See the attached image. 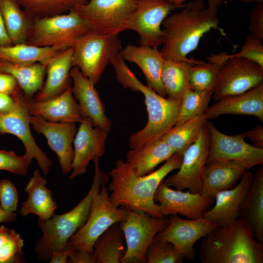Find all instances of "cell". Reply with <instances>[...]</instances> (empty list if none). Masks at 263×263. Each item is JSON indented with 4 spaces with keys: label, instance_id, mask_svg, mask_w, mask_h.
Returning a JSON list of instances; mask_svg holds the SVG:
<instances>
[{
    "label": "cell",
    "instance_id": "836d02e7",
    "mask_svg": "<svg viewBox=\"0 0 263 263\" xmlns=\"http://www.w3.org/2000/svg\"><path fill=\"white\" fill-rule=\"evenodd\" d=\"M225 52L211 54L207 63L201 61L191 65L188 71L190 88L198 92H213L219 71L228 59Z\"/></svg>",
    "mask_w": 263,
    "mask_h": 263
},
{
    "label": "cell",
    "instance_id": "d6a6232c",
    "mask_svg": "<svg viewBox=\"0 0 263 263\" xmlns=\"http://www.w3.org/2000/svg\"><path fill=\"white\" fill-rule=\"evenodd\" d=\"M0 72L12 75L25 95L32 98L43 86L46 67L39 63L17 64L0 60Z\"/></svg>",
    "mask_w": 263,
    "mask_h": 263
},
{
    "label": "cell",
    "instance_id": "ffe728a7",
    "mask_svg": "<svg viewBox=\"0 0 263 263\" xmlns=\"http://www.w3.org/2000/svg\"><path fill=\"white\" fill-rule=\"evenodd\" d=\"M70 75L73 82L72 91L84 118L90 119L94 126L109 132L112 122L106 114L104 104L94 88L95 85L77 67L72 68Z\"/></svg>",
    "mask_w": 263,
    "mask_h": 263
},
{
    "label": "cell",
    "instance_id": "816d5d0a",
    "mask_svg": "<svg viewBox=\"0 0 263 263\" xmlns=\"http://www.w3.org/2000/svg\"><path fill=\"white\" fill-rule=\"evenodd\" d=\"M16 217L15 212H7L0 206V223L13 222L16 220Z\"/></svg>",
    "mask_w": 263,
    "mask_h": 263
},
{
    "label": "cell",
    "instance_id": "7dc6e473",
    "mask_svg": "<svg viewBox=\"0 0 263 263\" xmlns=\"http://www.w3.org/2000/svg\"><path fill=\"white\" fill-rule=\"evenodd\" d=\"M254 145V146L263 149V126L256 125L252 129L242 133Z\"/></svg>",
    "mask_w": 263,
    "mask_h": 263
},
{
    "label": "cell",
    "instance_id": "f6af8a7d",
    "mask_svg": "<svg viewBox=\"0 0 263 263\" xmlns=\"http://www.w3.org/2000/svg\"><path fill=\"white\" fill-rule=\"evenodd\" d=\"M18 84L11 75L0 72V93L12 95L19 92Z\"/></svg>",
    "mask_w": 263,
    "mask_h": 263
},
{
    "label": "cell",
    "instance_id": "484cf974",
    "mask_svg": "<svg viewBox=\"0 0 263 263\" xmlns=\"http://www.w3.org/2000/svg\"><path fill=\"white\" fill-rule=\"evenodd\" d=\"M73 50L68 48L54 57L46 67L47 77L34 99L41 101L56 97L71 85L70 72L73 66Z\"/></svg>",
    "mask_w": 263,
    "mask_h": 263
},
{
    "label": "cell",
    "instance_id": "2e32d148",
    "mask_svg": "<svg viewBox=\"0 0 263 263\" xmlns=\"http://www.w3.org/2000/svg\"><path fill=\"white\" fill-rule=\"evenodd\" d=\"M169 219L168 225L155 238L172 244L185 259L189 260L195 258V243L218 225L203 217L186 220L171 215Z\"/></svg>",
    "mask_w": 263,
    "mask_h": 263
},
{
    "label": "cell",
    "instance_id": "4316f807",
    "mask_svg": "<svg viewBox=\"0 0 263 263\" xmlns=\"http://www.w3.org/2000/svg\"><path fill=\"white\" fill-rule=\"evenodd\" d=\"M46 184V180L39 170L36 169L25 188L28 198L22 203L19 211L21 215L26 217L32 214L37 215L40 220H45L55 214L57 205Z\"/></svg>",
    "mask_w": 263,
    "mask_h": 263
},
{
    "label": "cell",
    "instance_id": "1f68e13d",
    "mask_svg": "<svg viewBox=\"0 0 263 263\" xmlns=\"http://www.w3.org/2000/svg\"><path fill=\"white\" fill-rule=\"evenodd\" d=\"M0 9L13 45L27 43L33 28L29 16L15 0H0Z\"/></svg>",
    "mask_w": 263,
    "mask_h": 263
},
{
    "label": "cell",
    "instance_id": "9c48e42d",
    "mask_svg": "<svg viewBox=\"0 0 263 263\" xmlns=\"http://www.w3.org/2000/svg\"><path fill=\"white\" fill-rule=\"evenodd\" d=\"M123 207L126 215L119 224L126 248L120 263H147L146 253L149 245L156 235L168 225L169 219L166 216L156 218Z\"/></svg>",
    "mask_w": 263,
    "mask_h": 263
},
{
    "label": "cell",
    "instance_id": "b9f144b4",
    "mask_svg": "<svg viewBox=\"0 0 263 263\" xmlns=\"http://www.w3.org/2000/svg\"><path fill=\"white\" fill-rule=\"evenodd\" d=\"M229 57H239L252 61L263 67V45L262 40L248 35L239 53L228 54Z\"/></svg>",
    "mask_w": 263,
    "mask_h": 263
},
{
    "label": "cell",
    "instance_id": "8d00e7d4",
    "mask_svg": "<svg viewBox=\"0 0 263 263\" xmlns=\"http://www.w3.org/2000/svg\"><path fill=\"white\" fill-rule=\"evenodd\" d=\"M30 17L35 19L66 13L89 0H15Z\"/></svg>",
    "mask_w": 263,
    "mask_h": 263
},
{
    "label": "cell",
    "instance_id": "6da1fadb",
    "mask_svg": "<svg viewBox=\"0 0 263 263\" xmlns=\"http://www.w3.org/2000/svg\"><path fill=\"white\" fill-rule=\"evenodd\" d=\"M182 156L175 153L158 169L142 176H137L127 162L117 160L108 174L111 201L118 207L123 206L156 218L163 217L159 205L154 200V194L164 178L179 169Z\"/></svg>",
    "mask_w": 263,
    "mask_h": 263
},
{
    "label": "cell",
    "instance_id": "cb8c5ba5",
    "mask_svg": "<svg viewBox=\"0 0 263 263\" xmlns=\"http://www.w3.org/2000/svg\"><path fill=\"white\" fill-rule=\"evenodd\" d=\"M119 54L124 60L139 67L145 76L148 86L159 95L166 96L161 77L165 59L158 48L129 44L121 49Z\"/></svg>",
    "mask_w": 263,
    "mask_h": 263
},
{
    "label": "cell",
    "instance_id": "9a60e30c",
    "mask_svg": "<svg viewBox=\"0 0 263 263\" xmlns=\"http://www.w3.org/2000/svg\"><path fill=\"white\" fill-rule=\"evenodd\" d=\"M207 125L210 139L207 163L215 161H233L244 164L248 169L263 164V149L246 143L242 133L229 135L221 132L212 122L207 121Z\"/></svg>",
    "mask_w": 263,
    "mask_h": 263
},
{
    "label": "cell",
    "instance_id": "30bf717a",
    "mask_svg": "<svg viewBox=\"0 0 263 263\" xmlns=\"http://www.w3.org/2000/svg\"><path fill=\"white\" fill-rule=\"evenodd\" d=\"M137 0H89L73 9L100 34H118L126 30L128 18L134 11Z\"/></svg>",
    "mask_w": 263,
    "mask_h": 263
},
{
    "label": "cell",
    "instance_id": "7402d4cb",
    "mask_svg": "<svg viewBox=\"0 0 263 263\" xmlns=\"http://www.w3.org/2000/svg\"><path fill=\"white\" fill-rule=\"evenodd\" d=\"M253 178V173L247 170L235 187L218 192L214 197V207L205 211L202 217L218 225L238 218L240 207L251 186Z\"/></svg>",
    "mask_w": 263,
    "mask_h": 263
},
{
    "label": "cell",
    "instance_id": "60d3db41",
    "mask_svg": "<svg viewBox=\"0 0 263 263\" xmlns=\"http://www.w3.org/2000/svg\"><path fill=\"white\" fill-rule=\"evenodd\" d=\"M32 161L24 154L19 156L14 151L0 149V170L24 176L27 173Z\"/></svg>",
    "mask_w": 263,
    "mask_h": 263
},
{
    "label": "cell",
    "instance_id": "c3c4849f",
    "mask_svg": "<svg viewBox=\"0 0 263 263\" xmlns=\"http://www.w3.org/2000/svg\"><path fill=\"white\" fill-rule=\"evenodd\" d=\"M17 103V99L14 95L0 93V114L13 110Z\"/></svg>",
    "mask_w": 263,
    "mask_h": 263
},
{
    "label": "cell",
    "instance_id": "8fae6325",
    "mask_svg": "<svg viewBox=\"0 0 263 263\" xmlns=\"http://www.w3.org/2000/svg\"><path fill=\"white\" fill-rule=\"evenodd\" d=\"M263 83V67L245 58L229 57L219 71L212 96L215 101L244 93Z\"/></svg>",
    "mask_w": 263,
    "mask_h": 263
},
{
    "label": "cell",
    "instance_id": "f907efd6",
    "mask_svg": "<svg viewBox=\"0 0 263 263\" xmlns=\"http://www.w3.org/2000/svg\"><path fill=\"white\" fill-rule=\"evenodd\" d=\"M69 250L54 252L49 260L50 263H67Z\"/></svg>",
    "mask_w": 263,
    "mask_h": 263
},
{
    "label": "cell",
    "instance_id": "8992f818",
    "mask_svg": "<svg viewBox=\"0 0 263 263\" xmlns=\"http://www.w3.org/2000/svg\"><path fill=\"white\" fill-rule=\"evenodd\" d=\"M72 47L73 66L95 85L113 58L119 55L122 44L118 34H100L91 30Z\"/></svg>",
    "mask_w": 263,
    "mask_h": 263
},
{
    "label": "cell",
    "instance_id": "74e56055",
    "mask_svg": "<svg viewBox=\"0 0 263 263\" xmlns=\"http://www.w3.org/2000/svg\"><path fill=\"white\" fill-rule=\"evenodd\" d=\"M213 92H198L188 88L182 96L179 115L175 126L205 114Z\"/></svg>",
    "mask_w": 263,
    "mask_h": 263
},
{
    "label": "cell",
    "instance_id": "f5cc1de1",
    "mask_svg": "<svg viewBox=\"0 0 263 263\" xmlns=\"http://www.w3.org/2000/svg\"><path fill=\"white\" fill-rule=\"evenodd\" d=\"M188 0L196 1L198 0H169L170 3L177 7L179 9H181L185 7L187 3H184Z\"/></svg>",
    "mask_w": 263,
    "mask_h": 263
},
{
    "label": "cell",
    "instance_id": "277c9868",
    "mask_svg": "<svg viewBox=\"0 0 263 263\" xmlns=\"http://www.w3.org/2000/svg\"><path fill=\"white\" fill-rule=\"evenodd\" d=\"M199 255L202 263H263V244L254 240L248 224L238 218L205 236Z\"/></svg>",
    "mask_w": 263,
    "mask_h": 263
},
{
    "label": "cell",
    "instance_id": "ba28073f",
    "mask_svg": "<svg viewBox=\"0 0 263 263\" xmlns=\"http://www.w3.org/2000/svg\"><path fill=\"white\" fill-rule=\"evenodd\" d=\"M103 184L94 198L91 210L85 223L68 240L67 248L70 250L79 249L93 252L94 243L110 226L120 223L125 218L123 207H115L111 201Z\"/></svg>",
    "mask_w": 263,
    "mask_h": 263
},
{
    "label": "cell",
    "instance_id": "11a10c76",
    "mask_svg": "<svg viewBox=\"0 0 263 263\" xmlns=\"http://www.w3.org/2000/svg\"><path fill=\"white\" fill-rule=\"evenodd\" d=\"M256 2L257 3H263V0H249V2Z\"/></svg>",
    "mask_w": 263,
    "mask_h": 263
},
{
    "label": "cell",
    "instance_id": "603a6c76",
    "mask_svg": "<svg viewBox=\"0 0 263 263\" xmlns=\"http://www.w3.org/2000/svg\"><path fill=\"white\" fill-rule=\"evenodd\" d=\"M224 114L256 117L263 122V83L240 94L223 98L208 107L205 116L214 119Z\"/></svg>",
    "mask_w": 263,
    "mask_h": 263
},
{
    "label": "cell",
    "instance_id": "d4e9b609",
    "mask_svg": "<svg viewBox=\"0 0 263 263\" xmlns=\"http://www.w3.org/2000/svg\"><path fill=\"white\" fill-rule=\"evenodd\" d=\"M248 170L244 164L233 161L207 163L202 173L201 194L214 199L220 191L234 187Z\"/></svg>",
    "mask_w": 263,
    "mask_h": 263
},
{
    "label": "cell",
    "instance_id": "681fc988",
    "mask_svg": "<svg viewBox=\"0 0 263 263\" xmlns=\"http://www.w3.org/2000/svg\"><path fill=\"white\" fill-rule=\"evenodd\" d=\"M13 45L8 35L0 9V47Z\"/></svg>",
    "mask_w": 263,
    "mask_h": 263
},
{
    "label": "cell",
    "instance_id": "f546056e",
    "mask_svg": "<svg viewBox=\"0 0 263 263\" xmlns=\"http://www.w3.org/2000/svg\"><path fill=\"white\" fill-rule=\"evenodd\" d=\"M67 48L62 46H37L27 43L0 47V60L17 64L40 63L46 67L56 55Z\"/></svg>",
    "mask_w": 263,
    "mask_h": 263
},
{
    "label": "cell",
    "instance_id": "e0dca14e",
    "mask_svg": "<svg viewBox=\"0 0 263 263\" xmlns=\"http://www.w3.org/2000/svg\"><path fill=\"white\" fill-rule=\"evenodd\" d=\"M108 136V132L94 126L90 119L80 123L73 142L74 158L70 179L86 173L90 162L95 157L103 155Z\"/></svg>",
    "mask_w": 263,
    "mask_h": 263
},
{
    "label": "cell",
    "instance_id": "83f0119b",
    "mask_svg": "<svg viewBox=\"0 0 263 263\" xmlns=\"http://www.w3.org/2000/svg\"><path fill=\"white\" fill-rule=\"evenodd\" d=\"M238 218L244 221L253 237L263 244V166L253 175L251 186L240 208Z\"/></svg>",
    "mask_w": 263,
    "mask_h": 263
},
{
    "label": "cell",
    "instance_id": "e575fe53",
    "mask_svg": "<svg viewBox=\"0 0 263 263\" xmlns=\"http://www.w3.org/2000/svg\"><path fill=\"white\" fill-rule=\"evenodd\" d=\"M125 238L119 223H115L96 240L93 253L97 263H119L126 248Z\"/></svg>",
    "mask_w": 263,
    "mask_h": 263
},
{
    "label": "cell",
    "instance_id": "bcb514c9",
    "mask_svg": "<svg viewBox=\"0 0 263 263\" xmlns=\"http://www.w3.org/2000/svg\"><path fill=\"white\" fill-rule=\"evenodd\" d=\"M67 263H97L93 252H89L79 249L70 250Z\"/></svg>",
    "mask_w": 263,
    "mask_h": 263
},
{
    "label": "cell",
    "instance_id": "ee69618b",
    "mask_svg": "<svg viewBox=\"0 0 263 263\" xmlns=\"http://www.w3.org/2000/svg\"><path fill=\"white\" fill-rule=\"evenodd\" d=\"M250 35L263 40V3H257L250 14L249 26Z\"/></svg>",
    "mask_w": 263,
    "mask_h": 263
},
{
    "label": "cell",
    "instance_id": "db71d44e",
    "mask_svg": "<svg viewBox=\"0 0 263 263\" xmlns=\"http://www.w3.org/2000/svg\"><path fill=\"white\" fill-rule=\"evenodd\" d=\"M223 0H208V6L218 7L220 6ZM240 1L247 3L249 0H239Z\"/></svg>",
    "mask_w": 263,
    "mask_h": 263
},
{
    "label": "cell",
    "instance_id": "7a4b0ae2",
    "mask_svg": "<svg viewBox=\"0 0 263 263\" xmlns=\"http://www.w3.org/2000/svg\"><path fill=\"white\" fill-rule=\"evenodd\" d=\"M217 7H205L203 0L192 1L163 21V39L159 52L165 60H183L199 45L201 38L212 29H218Z\"/></svg>",
    "mask_w": 263,
    "mask_h": 263
},
{
    "label": "cell",
    "instance_id": "7c38bea8",
    "mask_svg": "<svg viewBox=\"0 0 263 263\" xmlns=\"http://www.w3.org/2000/svg\"><path fill=\"white\" fill-rule=\"evenodd\" d=\"M210 146V135L206 122L197 140L184 152L178 171L165 177L163 180L164 184L177 190L188 189L191 192L201 193L202 173L207 163Z\"/></svg>",
    "mask_w": 263,
    "mask_h": 263
},
{
    "label": "cell",
    "instance_id": "52a82bcc",
    "mask_svg": "<svg viewBox=\"0 0 263 263\" xmlns=\"http://www.w3.org/2000/svg\"><path fill=\"white\" fill-rule=\"evenodd\" d=\"M91 30L88 22L72 9L65 14L34 19L27 43L68 48Z\"/></svg>",
    "mask_w": 263,
    "mask_h": 263
},
{
    "label": "cell",
    "instance_id": "f1b7e54d",
    "mask_svg": "<svg viewBox=\"0 0 263 263\" xmlns=\"http://www.w3.org/2000/svg\"><path fill=\"white\" fill-rule=\"evenodd\" d=\"M175 153L160 138L145 146L131 149L126 153V162L137 176H142L153 171L156 167L167 161Z\"/></svg>",
    "mask_w": 263,
    "mask_h": 263
},
{
    "label": "cell",
    "instance_id": "d6986e66",
    "mask_svg": "<svg viewBox=\"0 0 263 263\" xmlns=\"http://www.w3.org/2000/svg\"><path fill=\"white\" fill-rule=\"evenodd\" d=\"M30 125L47 139L50 148L57 155L63 173L72 170L74 158L73 142L77 129L75 123L54 122L30 115Z\"/></svg>",
    "mask_w": 263,
    "mask_h": 263
},
{
    "label": "cell",
    "instance_id": "4fadbf2b",
    "mask_svg": "<svg viewBox=\"0 0 263 263\" xmlns=\"http://www.w3.org/2000/svg\"><path fill=\"white\" fill-rule=\"evenodd\" d=\"M176 8L169 0H137L135 10L128 18L126 29L139 35V45L158 48L163 43L162 23Z\"/></svg>",
    "mask_w": 263,
    "mask_h": 263
},
{
    "label": "cell",
    "instance_id": "7bdbcfd3",
    "mask_svg": "<svg viewBox=\"0 0 263 263\" xmlns=\"http://www.w3.org/2000/svg\"><path fill=\"white\" fill-rule=\"evenodd\" d=\"M0 207L7 212H15L17 209L18 193L12 183L8 179L0 182Z\"/></svg>",
    "mask_w": 263,
    "mask_h": 263
},
{
    "label": "cell",
    "instance_id": "d590c367",
    "mask_svg": "<svg viewBox=\"0 0 263 263\" xmlns=\"http://www.w3.org/2000/svg\"><path fill=\"white\" fill-rule=\"evenodd\" d=\"M207 120L204 115L191 118L179 126H174L162 137L175 151L183 155L198 138Z\"/></svg>",
    "mask_w": 263,
    "mask_h": 263
},
{
    "label": "cell",
    "instance_id": "ac0fdd59",
    "mask_svg": "<svg viewBox=\"0 0 263 263\" xmlns=\"http://www.w3.org/2000/svg\"><path fill=\"white\" fill-rule=\"evenodd\" d=\"M213 199L199 193L173 189L166 186L163 181L154 196L155 202L159 203L163 216L179 214L188 219L202 217Z\"/></svg>",
    "mask_w": 263,
    "mask_h": 263
},
{
    "label": "cell",
    "instance_id": "44dd1931",
    "mask_svg": "<svg viewBox=\"0 0 263 263\" xmlns=\"http://www.w3.org/2000/svg\"><path fill=\"white\" fill-rule=\"evenodd\" d=\"M71 85L60 95L45 101H35L24 95L25 102L31 115L54 122L81 123L84 119Z\"/></svg>",
    "mask_w": 263,
    "mask_h": 263
},
{
    "label": "cell",
    "instance_id": "5b68a950",
    "mask_svg": "<svg viewBox=\"0 0 263 263\" xmlns=\"http://www.w3.org/2000/svg\"><path fill=\"white\" fill-rule=\"evenodd\" d=\"M93 161L94 177L85 197L75 207L65 213L54 214L45 220L38 219L42 235L36 242L35 251L40 260H50L54 252L68 250V241L86 222L95 194L103 184L109 181V175L100 169L99 157H95Z\"/></svg>",
    "mask_w": 263,
    "mask_h": 263
},
{
    "label": "cell",
    "instance_id": "4dcf8cb0",
    "mask_svg": "<svg viewBox=\"0 0 263 263\" xmlns=\"http://www.w3.org/2000/svg\"><path fill=\"white\" fill-rule=\"evenodd\" d=\"M201 62L188 58L183 60H165L161 77L167 98L181 101L185 91L190 88L188 69L191 65Z\"/></svg>",
    "mask_w": 263,
    "mask_h": 263
},
{
    "label": "cell",
    "instance_id": "3957f363",
    "mask_svg": "<svg viewBox=\"0 0 263 263\" xmlns=\"http://www.w3.org/2000/svg\"><path fill=\"white\" fill-rule=\"evenodd\" d=\"M116 78L125 89L141 92L148 113L146 125L132 133L129 138L131 149L139 148L161 138L177 122L181 101L162 96L152 89L142 83L131 71L120 54L112 60Z\"/></svg>",
    "mask_w": 263,
    "mask_h": 263
},
{
    "label": "cell",
    "instance_id": "5bb4252c",
    "mask_svg": "<svg viewBox=\"0 0 263 263\" xmlns=\"http://www.w3.org/2000/svg\"><path fill=\"white\" fill-rule=\"evenodd\" d=\"M13 95L17 99V105L11 111L0 114V134L9 133L17 136L24 145V154L31 161L35 159L42 173L47 175L52 162L38 146L32 134L31 115L25 104L24 95L19 91Z\"/></svg>",
    "mask_w": 263,
    "mask_h": 263
},
{
    "label": "cell",
    "instance_id": "f35d334b",
    "mask_svg": "<svg viewBox=\"0 0 263 263\" xmlns=\"http://www.w3.org/2000/svg\"><path fill=\"white\" fill-rule=\"evenodd\" d=\"M24 241L14 229L0 226V263H23Z\"/></svg>",
    "mask_w": 263,
    "mask_h": 263
},
{
    "label": "cell",
    "instance_id": "ab89813d",
    "mask_svg": "<svg viewBox=\"0 0 263 263\" xmlns=\"http://www.w3.org/2000/svg\"><path fill=\"white\" fill-rule=\"evenodd\" d=\"M184 259L172 244L155 237L146 253L148 263H181Z\"/></svg>",
    "mask_w": 263,
    "mask_h": 263
}]
</instances>
